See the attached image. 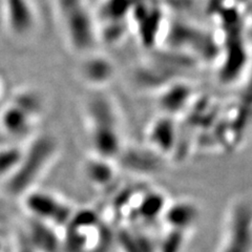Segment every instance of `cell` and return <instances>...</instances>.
<instances>
[{
	"label": "cell",
	"instance_id": "obj_1",
	"mask_svg": "<svg viewBox=\"0 0 252 252\" xmlns=\"http://www.w3.org/2000/svg\"><path fill=\"white\" fill-rule=\"evenodd\" d=\"M93 142L99 156L108 159L120 148V132L117 118L107 100L97 98L90 105ZM119 153V152H118Z\"/></svg>",
	"mask_w": 252,
	"mask_h": 252
},
{
	"label": "cell",
	"instance_id": "obj_2",
	"mask_svg": "<svg viewBox=\"0 0 252 252\" xmlns=\"http://www.w3.org/2000/svg\"><path fill=\"white\" fill-rule=\"evenodd\" d=\"M68 40L76 50L88 51L96 43L92 15L83 0H58Z\"/></svg>",
	"mask_w": 252,
	"mask_h": 252
},
{
	"label": "cell",
	"instance_id": "obj_3",
	"mask_svg": "<svg viewBox=\"0 0 252 252\" xmlns=\"http://www.w3.org/2000/svg\"><path fill=\"white\" fill-rule=\"evenodd\" d=\"M220 252H252V207L247 202L238 201L231 208Z\"/></svg>",
	"mask_w": 252,
	"mask_h": 252
},
{
	"label": "cell",
	"instance_id": "obj_4",
	"mask_svg": "<svg viewBox=\"0 0 252 252\" xmlns=\"http://www.w3.org/2000/svg\"><path fill=\"white\" fill-rule=\"evenodd\" d=\"M54 149L55 144L50 139H42L36 142L20 165L19 171L12 180L11 187L13 191L18 192L23 190L32 181L37 178L39 171L52 157Z\"/></svg>",
	"mask_w": 252,
	"mask_h": 252
},
{
	"label": "cell",
	"instance_id": "obj_5",
	"mask_svg": "<svg viewBox=\"0 0 252 252\" xmlns=\"http://www.w3.org/2000/svg\"><path fill=\"white\" fill-rule=\"evenodd\" d=\"M27 205L31 211L41 220H49L59 225L68 223L73 217L72 209L67 205L45 193L30 195Z\"/></svg>",
	"mask_w": 252,
	"mask_h": 252
},
{
	"label": "cell",
	"instance_id": "obj_6",
	"mask_svg": "<svg viewBox=\"0 0 252 252\" xmlns=\"http://www.w3.org/2000/svg\"><path fill=\"white\" fill-rule=\"evenodd\" d=\"M7 27L17 36H26L34 29L35 13L30 0H4Z\"/></svg>",
	"mask_w": 252,
	"mask_h": 252
},
{
	"label": "cell",
	"instance_id": "obj_7",
	"mask_svg": "<svg viewBox=\"0 0 252 252\" xmlns=\"http://www.w3.org/2000/svg\"><path fill=\"white\" fill-rule=\"evenodd\" d=\"M32 118L16 105L6 108L2 115V125L12 136H22L30 128Z\"/></svg>",
	"mask_w": 252,
	"mask_h": 252
},
{
	"label": "cell",
	"instance_id": "obj_8",
	"mask_svg": "<svg viewBox=\"0 0 252 252\" xmlns=\"http://www.w3.org/2000/svg\"><path fill=\"white\" fill-rule=\"evenodd\" d=\"M83 77L94 84L105 83L113 76V66L105 58H92L82 66Z\"/></svg>",
	"mask_w": 252,
	"mask_h": 252
},
{
	"label": "cell",
	"instance_id": "obj_9",
	"mask_svg": "<svg viewBox=\"0 0 252 252\" xmlns=\"http://www.w3.org/2000/svg\"><path fill=\"white\" fill-rule=\"evenodd\" d=\"M86 175L93 183L97 185H106L114 178V169L110 166L108 159L102 158L92 160L86 165Z\"/></svg>",
	"mask_w": 252,
	"mask_h": 252
},
{
	"label": "cell",
	"instance_id": "obj_10",
	"mask_svg": "<svg viewBox=\"0 0 252 252\" xmlns=\"http://www.w3.org/2000/svg\"><path fill=\"white\" fill-rule=\"evenodd\" d=\"M196 210L192 205L178 204L167 209V222L175 228H187L195 220Z\"/></svg>",
	"mask_w": 252,
	"mask_h": 252
},
{
	"label": "cell",
	"instance_id": "obj_11",
	"mask_svg": "<svg viewBox=\"0 0 252 252\" xmlns=\"http://www.w3.org/2000/svg\"><path fill=\"white\" fill-rule=\"evenodd\" d=\"M32 242L36 247L41 248L44 252H56L59 242L56 234L50 228L40 224L32 227Z\"/></svg>",
	"mask_w": 252,
	"mask_h": 252
},
{
	"label": "cell",
	"instance_id": "obj_12",
	"mask_svg": "<svg viewBox=\"0 0 252 252\" xmlns=\"http://www.w3.org/2000/svg\"><path fill=\"white\" fill-rule=\"evenodd\" d=\"M14 105L22 109L31 118L41 112V100L36 94L26 92L18 94L14 101Z\"/></svg>",
	"mask_w": 252,
	"mask_h": 252
},
{
	"label": "cell",
	"instance_id": "obj_13",
	"mask_svg": "<svg viewBox=\"0 0 252 252\" xmlns=\"http://www.w3.org/2000/svg\"><path fill=\"white\" fill-rule=\"evenodd\" d=\"M21 156L16 149L0 152V175L5 173L15 166H18Z\"/></svg>",
	"mask_w": 252,
	"mask_h": 252
}]
</instances>
